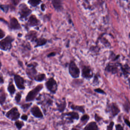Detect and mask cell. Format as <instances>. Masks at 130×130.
Segmentation results:
<instances>
[{"label": "cell", "instance_id": "6da1fadb", "mask_svg": "<svg viewBox=\"0 0 130 130\" xmlns=\"http://www.w3.org/2000/svg\"><path fill=\"white\" fill-rule=\"evenodd\" d=\"M32 12V10L25 3H22L19 5L18 14L21 20H27L31 15Z\"/></svg>", "mask_w": 130, "mask_h": 130}, {"label": "cell", "instance_id": "7a4b0ae2", "mask_svg": "<svg viewBox=\"0 0 130 130\" xmlns=\"http://www.w3.org/2000/svg\"><path fill=\"white\" fill-rule=\"evenodd\" d=\"M15 41V38L10 35H8L4 39L1 40L0 48L4 51H10L12 47V43Z\"/></svg>", "mask_w": 130, "mask_h": 130}, {"label": "cell", "instance_id": "3957f363", "mask_svg": "<svg viewBox=\"0 0 130 130\" xmlns=\"http://www.w3.org/2000/svg\"><path fill=\"white\" fill-rule=\"evenodd\" d=\"M38 66V63L36 62L30 63L27 65L25 72L29 79L34 80V78L38 74V71L36 70Z\"/></svg>", "mask_w": 130, "mask_h": 130}, {"label": "cell", "instance_id": "277c9868", "mask_svg": "<svg viewBox=\"0 0 130 130\" xmlns=\"http://www.w3.org/2000/svg\"><path fill=\"white\" fill-rule=\"evenodd\" d=\"M68 72L73 78H77L79 76L80 70L74 61L71 60L69 63Z\"/></svg>", "mask_w": 130, "mask_h": 130}, {"label": "cell", "instance_id": "5b68a950", "mask_svg": "<svg viewBox=\"0 0 130 130\" xmlns=\"http://www.w3.org/2000/svg\"><path fill=\"white\" fill-rule=\"evenodd\" d=\"M43 88V85L42 84H39L28 93L26 98V101L27 102H29L35 100L37 95Z\"/></svg>", "mask_w": 130, "mask_h": 130}, {"label": "cell", "instance_id": "8992f818", "mask_svg": "<svg viewBox=\"0 0 130 130\" xmlns=\"http://www.w3.org/2000/svg\"><path fill=\"white\" fill-rule=\"evenodd\" d=\"M47 89L52 93H55L58 89L57 81L53 77H50L45 83Z\"/></svg>", "mask_w": 130, "mask_h": 130}, {"label": "cell", "instance_id": "52a82bcc", "mask_svg": "<svg viewBox=\"0 0 130 130\" xmlns=\"http://www.w3.org/2000/svg\"><path fill=\"white\" fill-rule=\"evenodd\" d=\"M41 25V21L35 15L31 14L28 18L27 26L28 28L36 27L39 26Z\"/></svg>", "mask_w": 130, "mask_h": 130}, {"label": "cell", "instance_id": "ba28073f", "mask_svg": "<svg viewBox=\"0 0 130 130\" xmlns=\"http://www.w3.org/2000/svg\"><path fill=\"white\" fill-rule=\"evenodd\" d=\"M6 116L12 121L17 120L20 116V113L17 107H14L7 112Z\"/></svg>", "mask_w": 130, "mask_h": 130}, {"label": "cell", "instance_id": "9c48e42d", "mask_svg": "<svg viewBox=\"0 0 130 130\" xmlns=\"http://www.w3.org/2000/svg\"><path fill=\"white\" fill-rule=\"evenodd\" d=\"M14 80L18 89L20 90H24L25 89V80L22 77L18 74H14Z\"/></svg>", "mask_w": 130, "mask_h": 130}, {"label": "cell", "instance_id": "30bf717a", "mask_svg": "<svg viewBox=\"0 0 130 130\" xmlns=\"http://www.w3.org/2000/svg\"><path fill=\"white\" fill-rule=\"evenodd\" d=\"M9 28L13 31H17L22 29V26L18 20L15 17H13L10 19Z\"/></svg>", "mask_w": 130, "mask_h": 130}, {"label": "cell", "instance_id": "8fae6325", "mask_svg": "<svg viewBox=\"0 0 130 130\" xmlns=\"http://www.w3.org/2000/svg\"><path fill=\"white\" fill-rule=\"evenodd\" d=\"M82 76L86 79H90L93 76V71L89 66H84L82 69Z\"/></svg>", "mask_w": 130, "mask_h": 130}, {"label": "cell", "instance_id": "7c38bea8", "mask_svg": "<svg viewBox=\"0 0 130 130\" xmlns=\"http://www.w3.org/2000/svg\"><path fill=\"white\" fill-rule=\"evenodd\" d=\"M52 4L54 9L57 12H61L63 10L64 8L62 1L53 0L52 1Z\"/></svg>", "mask_w": 130, "mask_h": 130}, {"label": "cell", "instance_id": "4fadbf2b", "mask_svg": "<svg viewBox=\"0 0 130 130\" xmlns=\"http://www.w3.org/2000/svg\"><path fill=\"white\" fill-rule=\"evenodd\" d=\"M38 32L35 30H31L27 32L26 35V39L30 41L31 42H35V41L38 38Z\"/></svg>", "mask_w": 130, "mask_h": 130}, {"label": "cell", "instance_id": "5bb4252c", "mask_svg": "<svg viewBox=\"0 0 130 130\" xmlns=\"http://www.w3.org/2000/svg\"><path fill=\"white\" fill-rule=\"evenodd\" d=\"M31 112L32 115L37 118H42L43 115L39 107L37 106H33L31 109Z\"/></svg>", "mask_w": 130, "mask_h": 130}, {"label": "cell", "instance_id": "9a60e30c", "mask_svg": "<svg viewBox=\"0 0 130 130\" xmlns=\"http://www.w3.org/2000/svg\"><path fill=\"white\" fill-rule=\"evenodd\" d=\"M47 40L45 38H42V37L38 38L34 42L35 43L34 48H36L44 46L47 44Z\"/></svg>", "mask_w": 130, "mask_h": 130}, {"label": "cell", "instance_id": "2e32d148", "mask_svg": "<svg viewBox=\"0 0 130 130\" xmlns=\"http://www.w3.org/2000/svg\"><path fill=\"white\" fill-rule=\"evenodd\" d=\"M64 116H67V119L68 120L70 121H72L74 119H79V116L77 112H71L66 113L63 114Z\"/></svg>", "mask_w": 130, "mask_h": 130}, {"label": "cell", "instance_id": "e0dca14e", "mask_svg": "<svg viewBox=\"0 0 130 130\" xmlns=\"http://www.w3.org/2000/svg\"><path fill=\"white\" fill-rule=\"evenodd\" d=\"M56 104H57L58 110L60 112H63L65 110L66 105H67L65 100L63 101H61L60 103H57Z\"/></svg>", "mask_w": 130, "mask_h": 130}, {"label": "cell", "instance_id": "ac0fdd59", "mask_svg": "<svg viewBox=\"0 0 130 130\" xmlns=\"http://www.w3.org/2000/svg\"><path fill=\"white\" fill-rule=\"evenodd\" d=\"M84 130H98V127L95 122H91L86 126Z\"/></svg>", "mask_w": 130, "mask_h": 130}, {"label": "cell", "instance_id": "d6986e66", "mask_svg": "<svg viewBox=\"0 0 130 130\" xmlns=\"http://www.w3.org/2000/svg\"><path fill=\"white\" fill-rule=\"evenodd\" d=\"M46 75L44 73H39L34 78V80L38 82H42L46 79Z\"/></svg>", "mask_w": 130, "mask_h": 130}, {"label": "cell", "instance_id": "ffe728a7", "mask_svg": "<svg viewBox=\"0 0 130 130\" xmlns=\"http://www.w3.org/2000/svg\"><path fill=\"white\" fill-rule=\"evenodd\" d=\"M7 90L11 95H13L15 93L16 89L15 86L13 83V81H12L10 82L9 85H8V87H7Z\"/></svg>", "mask_w": 130, "mask_h": 130}, {"label": "cell", "instance_id": "44dd1931", "mask_svg": "<svg viewBox=\"0 0 130 130\" xmlns=\"http://www.w3.org/2000/svg\"><path fill=\"white\" fill-rule=\"evenodd\" d=\"M42 1H32L30 0L28 1V3L31 6L33 7H36L41 4Z\"/></svg>", "mask_w": 130, "mask_h": 130}, {"label": "cell", "instance_id": "7402d4cb", "mask_svg": "<svg viewBox=\"0 0 130 130\" xmlns=\"http://www.w3.org/2000/svg\"><path fill=\"white\" fill-rule=\"evenodd\" d=\"M106 70L109 72H111L112 73H116L118 71V68L114 65H108L106 67Z\"/></svg>", "mask_w": 130, "mask_h": 130}, {"label": "cell", "instance_id": "603a6c76", "mask_svg": "<svg viewBox=\"0 0 130 130\" xmlns=\"http://www.w3.org/2000/svg\"><path fill=\"white\" fill-rule=\"evenodd\" d=\"M1 105H3L6 101V95L5 94V92H4V91L3 90V89L1 88Z\"/></svg>", "mask_w": 130, "mask_h": 130}, {"label": "cell", "instance_id": "cb8c5ba5", "mask_svg": "<svg viewBox=\"0 0 130 130\" xmlns=\"http://www.w3.org/2000/svg\"><path fill=\"white\" fill-rule=\"evenodd\" d=\"M1 9L6 13H7L9 10L10 6L8 4H1Z\"/></svg>", "mask_w": 130, "mask_h": 130}, {"label": "cell", "instance_id": "d4e9b609", "mask_svg": "<svg viewBox=\"0 0 130 130\" xmlns=\"http://www.w3.org/2000/svg\"><path fill=\"white\" fill-rule=\"evenodd\" d=\"M71 109L73 110H77V111H79L80 112H84V108L83 106H75L74 105H72L71 106Z\"/></svg>", "mask_w": 130, "mask_h": 130}, {"label": "cell", "instance_id": "484cf974", "mask_svg": "<svg viewBox=\"0 0 130 130\" xmlns=\"http://www.w3.org/2000/svg\"><path fill=\"white\" fill-rule=\"evenodd\" d=\"M111 108V111L112 115L114 116L116 115L119 112V109L118 108L117 106H116L115 105L112 106Z\"/></svg>", "mask_w": 130, "mask_h": 130}, {"label": "cell", "instance_id": "4316f807", "mask_svg": "<svg viewBox=\"0 0 130 130\" xmlns=\"http://www.w3.org/2000/svg\"><path fill=\"white\" fill-rule=\"evenodd\" d=\"M16 126L19 129H20L24 125V123L23 122L17 121L15 122Z\"/></svg>", "mask_w": 130, "mask_h": 130}, {"label": "cell", "instance_id": "83f0119b", "mask_svg": "<svg viewBox=\"0 0 130 130\" xmlns=\"http://www.w3.org/2000/svg\"><path fill=\"white\" fill-rule=\"evenodd\" d=\"M32 104V103L25 104H24V105H22L21 106V108L23 109L24 111H25V112H26V111L31 106Z\"/></svg>", "mask_w": 130, "mask_h": 130}, {"label": "cell", "instance_id": "f1b7e54d", "mask_svg": "<svg viewBox=\"0 0 130 130\" xmlns=\"http://www.w3.org/2000/svg\"><path fill=\"white\" fill-rule=\"evenodd\" d=\"M6 36V32L2 29L0 28V39L2 40L4 39Z\"/></svg>", "mask_w": 130, "mask_h": 130}, {"label": "cell", "instance_id": "f546056e", "mask_svg": "<svg viewBox=\"0 0 130 130\" xmlns=\"http://www.w3.org/2000/svg\"><path fill=\"white\" fill-rule=\"evenodd\" d=\"M21 97H22V95L20 93L18 92L17 93L15 97V100L16 101L17 103H19L21 100Z\"/></svg>", "mask_w": 130, "mask_h": 130}, {"label": "cell", "instance_id": "4dcf8cb0", "mask_svg": "<svg viewBox=\"0 0 130 130\" xmlns=\"http://www.w3.org/2000/svg\"><path fill=\"white\" fill-rule=\"evenodd\" d=\"M56 54H57V53H56V52H51V53L48 54L47 55V57L48 58L51 57L55 56V55H56Z\"/></svg>", "mask_w": 130, "mask_h": 130}, {"label": "cell", "instance_id": "1f68e13d", "mask_svg": "<svg viewBox=\"0 0 130 130\" xmlns=\"http://www.w3.org/2000/svg\"><path fill=\"white\" fill-rule=\"evenodd\" d=\"M89 118V116L87 115H84L82 117H81V120L83 121H86V120H87Z\"/></svg>", "mask_w": 130, "mask_h": 130}, {"label": "cell", "instance_id": "d6a6232c", "mask_svg": "<svg viewBox=\"0 0 130 130\" xmlns=\"http://www.w3.org/2000/svg\"><path fill=\"white\" fill-rule=\"evenodd\" d=\"M114 125V122H111L107 128V130H112Z\"/></svg>", "mask_w": 130, "mask_h": 130}, {"label": "cell", "instance_id": "836d02e7", "mask_svg": "<svg viewBox=\"0 0 130 130\" xmlns=\"http://www.w3.org/2000/svg\"><path fill=\"white\" fill-rule=\"evenodd\" d=\"M46 7L45 4H44L42 3L41 5V9L42 11L44 12L45 11V9H46Z\"/></svg>", "mask_w": 130, "mask_h": 130}, {"label": "cell", "instance_id": "e575fe53", "mask_svg": "<svg viewBox=\"0 0 130 130\" xmlns=\"http://www.w3.org/2000/svg\"><path fill=\"white\" fill-rule=\"evenodd\" d=\"M95 91L99 93H102V94H105V92L102 90L100 89H97L95 90Z\"/></svg>", "mask_w": 130, "mask_h": 130}, {"label": "cell", "instance_id": "d590c367", "mask_svg": "<svg viewBox=\"0 0 130 130\" xmlns=\"http://www.w3.org/2000/svg\"><path fill=\"white\" fill-rule=\"evenodd\" d=\"M28 116L26 115H23L21 117V119L24 121H26L28 119Z\"/></svg>", "mask_w": 130, "mask_h": 130}, {"label": "cell", "instance_id": "8d00e7d4", "mask_svg": "<svg viewBox=\"0 0 130 130\" xmlns=\"http://www.w3.org/2000/svg\"><path fill=\"white\" fill-rule=\"evenodd\" d=\"M116 130H124L123 128L120 124L117 125H116Z\"/></svg>", "mask_w": 130, "mask_h": 130}, {"label": "cell", "instance_id": "74e56055", "mask_svg": "<svg viewBox=\"0 0 130 130\" xmlns=\"http://www.w3.org/2000/svg\"><path fill=\"white\" fill-rule=\"evenodd\" d=\"M0 79H1V84H3L4 83V79L3 76H2V74H1V76H0Z\"/></svg>", "mask_w": 130, "mask_h": 130}, {"label": "cell", "instance_id": "f35d334b", "mask_svg": "<svg viewBox=\"0 0 130 130\" xmlns=\"http://www.w3.org/2000/svg\"><path fill=\"white\" fill-rule=\"evenodd\" d=\"M125 122L126 123V124L130 127V122L127 120V119H125Z\"/></svg>", "mask_w": 130, "mask_h": 130}, {"label": "cell", "instance_id": "ab89813d", "mask_svg": "<svg viewBox=\"0 0 130 130\" xmlns=\"http://www.w3.org/2000/svg\"><path fill=\"white\" fill-rule=\"evenodd\" d=\"M95 119L97 121H99L100 119V118L99 116H98L97 115H96L95 116Z\"/></svg>", "mask_w": 130, "mask_h": 130}, {"label": "cell", "instance_id": "60d3db41", "mask_svg": "<svg viewBox=\"0 0 130 130\" xmlns=\"http://www.w3.org/2000/svg\"><path fill=\"white\" fill-rule=\"evenodd\" d=\"M18 37H21L22 36V34L21 33H19L18 35Z\"/></svg>", "mask_w": 130, "mask_h": 130}, {"label": "cell", "instance_id": "b9f144b4", "mask_svg": "<svg viewBox=\"0 0 130 130\" xmlns=\"http://www.w3.org/2000/svg\"><path fill=\"white\" fill-rule=\"evenodd\" d=\"M2 62H1V66H0V68H1H1H2Z\"/></svg>", "mask_w": 130, "mask_h": 130}, {"label": "cell", "instance_id": "7bdbcfd3", "mask_svg": "<svg viewBox=\"0 0 130 130\" xmlns=\"http://www.w3.org/2000/svg\"><path fill=\"white\" fill-rule=\"evenodd\" d=\"M72 130H78V129H76V128H73L72 129Z\"/></svg>", "mask_w": 130, "mask_h": 130}, {"label": "cell", "instance_id": "ee69618b", "mask_svg": "<svg viewBox=\"0 0 130 130\" xmlns=\"http://www.w3.org/2000/svg\"></svg>", "mask_w": 130, "mask_h": 130}, {"label": "cell", "instance_id": "f6af8a7d", "mask_svg": "<svg viewBox=\"0 0 130 130\" xmlns=\"http://www.w3.org/2000/svg\"></svg>", "mask_w": 130, "mask_h": 130}]
</instances>
